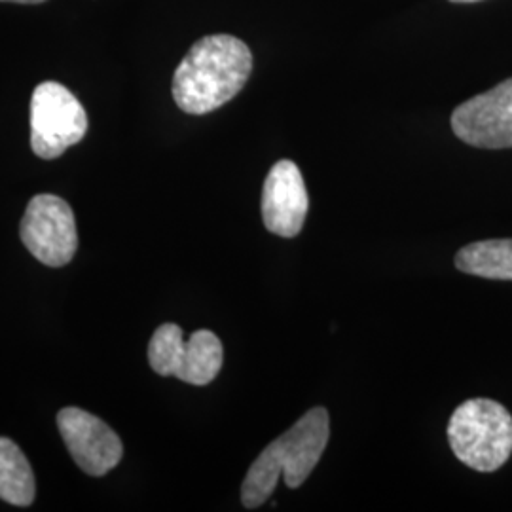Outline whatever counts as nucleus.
Returning a JSON list of instances; mask_svg holds the SVG:
<instances>
[{
	"instance_id": "nucleus-6",
	"label": "nucleus",
	"mask_w": 512,
	"mask_h": 512,
	"mask_svg": "<svg viewBox=\"0 0 512 512\" xmlns=\"http://www.w3.org/2000/svg\"><path fill=\"white\" fill-rule=\"evenodd\" d=\"M19 234L29 253L52 268L67 266L78 247L73 209L54 194H38L29 202Z\"/></svg>"
},
{
	"instance_id": "nucleus-9",
	"label": "nucleus",
	"mask_w": 512,
	"mask_h": 512,
	"mask_svg": "<svg viewBox=\"0 0 512 512\" xmlns=\"http://www.w3.org/2000/svg\"><path fill=\"white\" fill-rule=\"evenodd\" d=\"M310 198L298 165L281 160L270 169L262 190V220L268 232L296 238L308 217Z\"/></svg>"
},
{
	"instance_id": "nucleus-12",
	"label": "nucleus",
	"mask_w": 512,
	"mask_h": 512,
	"mask_svg": "<svg viewBox=\"0 0 512 512\" xmlns=\"http://www.w3.org/2000/svg\"><path fill=\"white\" fill-rule=\"evenodd\" d=\"M0 2H18V4H40L46 0H0Z\"/></svg>"
},
{
	"instance_id": "nucleus-5",
	"label": "nucleus",
	"mask_w": 512,
	"mask_h": 512,
	"mask_svg": "<svg viewBox=\"0 0 512 512\" xmlns=\"http://www.w3.org/2000/svg\"><path fill=\"white\" fill-rule=\"evenodd\" d=\"M88 131V114L59 82H42L31 99V147L38 158L55 160L78 145Z\"/></svg>"
},
{
	"instance_id": "nucleus-8",
	"label": "nucleus",
	"mask_w": 512,
	"mask_h": 512,
	"mask_svg": "<svg viewBox=\"0 0 512 512\" xmlns=\"http://www.w3.org/2000/svg\"><path fill=\"white\" fill-rule=\"evenodd\" d=\"M57 427L76 465L88 475H107L124 456L120 437L86 410L63 408L57 414Z\"/></svg>"
},
{
	"instance_id": "nucleus-7",
	"label": "nucleus",
	"mask_w": 512,
	"mask_h": 512,
	"mask_svg": "<svg viewBox=\"0 0 512 512\" xmlns=\"http://www.w3.org/2000/svg\"><path fill=\"white\" fill-rule=\"evenodd\" d=\"M452 129L471 147L512 148V78L459 105Z\"/></svg>"
},
{
	"instance_id": "nucleus-2",
	"label": "nucleus",
	"mask_w": 512,
	"mask_h": 512,
	"mask_svg": "<svg viewBox=\"0 0 512 512\" xmlns=\"http://www.w3.org/2000/svg\"><path fill=\"white\" fill-rule=\"evenodd\" d=\"M329 437V412L321 406L311 408L255 459L241 486V503L247 509L264 505L281 476L287 488H300L323 456Z\"/></svg>"
},
{
	"instance_id": "nucleus-1",
	"label": "nucleus",
	"mask_w": 512,
	"mask_h": 512,
	"mask_svg": "<svg viewBox=\"0 0 512 512\" xmlns=\"http://www.w3.org/2000/svg\"><path fill=\"white\" fill-rule=\"evenodd\" d=\"M253 71V54L232 35L198 40L173 76V99L186 114H207L238 95Z\"/></svg>"
},
{
	"instance_id": "nucleus-4",
	"label": "nucleus",
	"mask_w": 512,
	"mask_h": 512,
	"mask_svg": "<svg viewBox=\"0 0 512 512\" xmlns=\"http://www.w3.org/2000/svg\"><path fill=\"white\" fill-rule=\"evenodd\" d=\"M224 349L211 330H196L184 340L175 323L158 327L148 344V363L160 376H175L186 384L207 385L219 376Z\"/></svg>"
},
{
	"instance_id": "nucleus-10",
	"label": "nucleus",
	"mask_w": 512,
	"mask_h": 512,
	"mask_svg": "<svg viewBox=\"0 0 512 512\" xmlns=\"http://www.w3.org/2000/svg\"><path fill=\"white\" fill-rule=\"evenodd\" d=\"M456 268L484 279L512 281V239H486L465 245L456 255Z\"/></svg>"
},
{
	"instance_id": "nucleus-11",
	"label": "nucleus",
	"mask_w": 512,
	"mask_h": 512,
	"mask_svg": "<svg viewBox=\"0 0 512 512\" xmlns=\"http://www.w3.org/2000/svg\"><path fill=\"white\" fill-rule=\"evenodd\" d=\"M35 492L29 459L14 440L0 437V499L16 507H29L35 501Z\"/></svg>"
},
{
	"instance_id": "nucleus-3",
	"label": "nucleus",
	"mask_w": 512,
	"mask_h": 512,
	"mask_svg": "<svg viewBox=\"0 0 512 512\" xmlns=\"http://www.w3.org/2000/svg\"><path fill=\"white\" fill-rule=\"evenodd\" d=\"M448 442L461 463L494 473L511 458L512 416L492 399H469L450 418Z\"/></svg>"
},
{
	"instance_id": "nucleus-13",
	"label": "nucleus",
	"mask_w": 512,
	"mask_h": 512,
	"mask_svg": "<svg viewBox=\"0 0 512 512\" xmlns=\"http://www.w3.org/2000/svg\"><path fill=\"white\" fill-rule=\"evenodd\" d=\"M452 2H478V0H452Z\"/></svg>"
}]
</instances>
